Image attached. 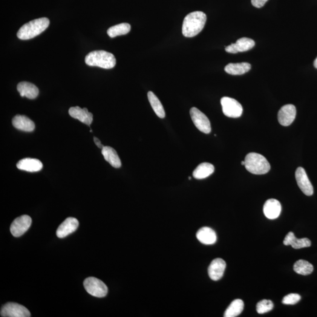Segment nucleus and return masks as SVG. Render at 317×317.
<instances>
[{
    "mask_svg": "<svg viewBox=\"0 0 317 317\" xmlns=\"http://www.w3.org/2000/svg\"><path fill=\"white\" fill-rule=\"evenodd\" d=\"M206 20V14L202 11H194L187 14L183 20V35L188 38L197 36L203 30Z\"/></svg>",
    "mask_w": 317,
    "mask_h": 317,
    "instance_id": "1",
    "label": "nucleus"
},
{
    "mask_svg": "<svg viewBox=\"0 0 317 317\" xmlns=\"http://www.w3.org/2000/svg\"><path fill=\"white\" fill-rule=\"evenodd\" d=\"M50 23V20L45 17L34 20L20 28L17 37L22 40L33 39L44 32L48 27Z\"/></svg>",
    "mask_w": 317,
    "mask_h": 317,
    "instance_id": "2",
    "label": "nucleus"
},
{
    "mask_svg": "<svg viewBox=\"0 0 317 317\" xmlns=\"http://www.w3.org/2000/svg\"><path fill=\"white\" fill-rule=\"evenodd\" d=\"M85 63L91 67H98L103 69H112L116 65L117 60L113 54L107 51H94L87 54Z\"/></svg>",
    "mask_w": 317,
    "mask_h": 317,
    "instance_id": "3",
    "label": "nucleus"
},
{
    "mask_svg": "<svg viewBox=\"0 0 317 317\" xmlns=\"http://www.w3.org/2000/svg\"><path fill=\"white\" fill-rule=\"evenodd\" d=\"M245 168L251 174L264 175L269 172L270 165L266 158L257 153H250L245 158Z\"/></svg>",
    "mask_w": 317,
    "mask_h": 317,
    "instance_id": "4",
    "label": "nucleus"
},
{
    "mask_svg": "<svg viewBox=\"0 0 317 317\" xmlns=\"http://www.w3.org/2000/svg\"><path fill=\"white\" fill-rule=\"evenodd\" d=\"M83 286L86 292L92 296L96 297H104L107 295L108 289L103 282L95 277H88L83 282Z\"/></svg>",
    "mask_w": 317,
    "mask_h": 317,
    "instance_id": "5",
    "label": "nucleus"
},
{
    "mask_svg": "<svg viewBox=\"0 0 317 317\" xmlns=\"http://www.w3.org/2000/svg\"><path fill=\"white\" fill-rule=\"evenodd\" d=\"M221 105L223 114L227 117L237 118L243 113V107L240 103L232 98H222Z\"/></svg>",
    "mask_w": 317,
    "mask_h": 317,
    "instance_id": "6",
    "label": "nucleus"
},
{
    "mask_svg": "<svg viewBox=\"0 0 317 317\" xmlns=\"http://www.w3.org/2000/svg\"><path fill=\"white\" fill-rule=\"evenodd\" d=\"M190 117H191L193 122L197 128L204 134H209L211 132V124H210L209 118L201 112L199 109L194 107L190 111Z\"/></svg>",
    "mask_w": 317,
    "mask_h": 317,
    "instance_id": "7",
    "label": "nucleus"
},
{
    "mask_svg": "<svg viewBox=\"0 0 317 317\" xmlns=\"http://www.w3.org/2000/svg\"><path fill=\"white\" fill-rule=\"evenodd\" d=\"M1 316L3 317H30V311L23 306L14 302H8L1 307Z\"/></svg>",
    "mask_w": 317,
    "mask_h": 317,
    "instance_id": "8",
    "label": "nucleus"
},
{
    "mask_svg": "<svg viewBox=\"0 0 317 317\" xmlns=\"http://www.w3.org/2000/svg\"><path fill=\"white\" fill-rule=\"evenodd\" d=\"M32 219L28 215L20 216L14 220L10 227V232L14 237L19 238L30 229Z\"/></svg>",
    "mask_w": 317,
    "mask_h": 317,
    "instance_id": "9",
    "label": "nucleus"
},
{
    "mask_svg": "<svg viewBox=\"0 0 317 317\" xmlns=\"http://www.w3.org/2000/svg\"><path fill=\"white\" fill-rule=\"evenodd\" d=\"M296 178L298 186L303 194L308 197L314 194V188L304 168L299 167L296 171Z\"/></svg>",
    "mask_w": 317,
    "mask_h": 317,
    "instance_id": "10",
    "label": "nucleus"
},
{
    "mask_svg": "<svg viewBox=\"0 0 317 317\" xmlns=\"http://www.w3.org/2000/svg\"><path fill=\"white\" fill-rule=\"evenodd\" d=\"M296 114L297 111L295 105H285L279 109L278 114V122L282 126H289L295 120Z\"/></svg>",
    "mask_w": 317,
    "mask_h": 317,
    "instance_id": "11",
    "label": "nucleus"
},
{
    "mask_svg": "<svg viewBox=\"0 0 317 317\" xmlns=\"http://www.w3.org/2000/svg\"><path fill=\"white\" fill-rule=\"evenodd\" d=\"M79 226V221L77 218H68L65 219L58 228L56 232L57 237L63 238L76 232Z\"/></svg>",
    "mask_w": 317,
    "mask_h": 317,
    "instance_id": "12",
    "label": "nucleus"
},
{
    "mask_svg": "<svg viewBox=\"0 0 317 317\" xmlns=\"http://www.w3.org/2000/svg\"><path fill=\"white\" fill-rule=\"evenodd\" d=\"M255 42L254 41V40L244 37V38L238 39L235 44L227 46L225 50L227 53L237 54L249 51L255 47Z\"/></svg>",
    "mask_w": 317,
    "mask_h": 317,
    "instance_id": "13",
    "label": "nucleus"
},
{
    "mask_svg": "<svg viewBox=\"0 0 317 317\" xmlns=\"http://www.w3.org/2000/svg\"><path fill=\"white\" fill-rule=\"evenodd\" d=\"M226 267L225 261L220 258L215 259L210 263L208 269L210 278L213 281H218L223 276Z\"/></svg>",
    "mask_w": 317,
    "mask_h": 317,
    "instance_id": "14",
    "label": "nucleus"
},
{
    "mask_svg": "<svg viewBox=\"0 0 317 317\" xmlns=\"http://www.w3.org/2000/svg\"><path fill=\"white\" fill-rule=\"evenodd\" d=\"M264 215L268 218L274 220L279 217L281 212V205L277 200L271 198L265 203L263 207Z\"/></svg>",
    "mask_w": 317,
    "mask_h": 317,
    "instance_id": "15",
    "label": "nucleus"
},
{
    "mask_svg": "<svg viewBox=\"0 0 317 317\" xmlns=\"http://www.w3.org/2000/svg\"><path fill=\"white\" fill-rule=\"evenodd\" d=\"M69 114L71 117L89 126L93 121V115L89 112L88 109L85 108L82 109L79 106L71 107L69 109Z\"/></svg>",
    "mask_w": 317,
    "mask_h": 317,
    "instance_id": "16",
    "label": "nucleus"
},
{
    "mask_svg": "<svg viewBox=\"0 0 317 317\" xmlns=\"http://www.w3.org/2000/svg\"><path fill=\"white\" fill-rule=\"evenodd\" d=\"M42 166L41 161L33 158H24L17 163V168L29 172L41 171Z\"/></svg>",
    "mask_w": 317,
    "mask_h": 317,
    "instance_id": "17",
    "label": "nucleus"
},
{
    "mask_svg": "<svg viewBox=\"0 0 317 317\" xmlns=\"http://www.w3.org/2000/svg\"><path fill=\"white\" fill-rule=\"evenodd\" d=\"M283 243L285 246H292L295 249H300L311 246V242L309 239L307 238L298 239L292 232L288 233L285 236Z\"/></svg>",
    "mask_w": 317,
    "mask_h": 317,
    "instance_id": "18",
    "label": "nucleus"
},
{
    "mask_svg": "<svg viewBox=\"0 0 317 317\" xmlns=\"http://www.w3.org/2000/svg\"><path fill=\"white\" fill-rule=\"evenodd\" d=\"M17 90L21 97L31 99H36L39 94L38 88L33 83L28 82H20L17 85Z\"/></svg>",
    "mask_w": 317,
    "mask_h": 317,
    "instance_id": "19",
    "label": "nucleus"
},
{
    "mask_svg": "<svg viewBox=\"0 0 317 317\" xmlns=\"http://www.w3.org/2000/svg\"><path fill=\"white\" fill-rule=\"evenodd\" d=\"M12 123L13 126L20 131L30 132L35 129V124L33 121L24 115H16L13 118Z\"/></svg>",
    "mask_w": 317,
    "mask_h": 317,
    "instance_id": "20",
    "label": "nucleus"
},
{
    "mask_svg": "<svg viewBox=\"0 0 317 317\" xmlns=\"http://www.w3.org/2000/svg\"><path fill=\"white\" fill-rule=\"evenodd\" d=\"M197 238L200 243L206 245L215 244L217 241L216 232L208 227H203L198 230Z\"/></svg>",
    "mask_w": 317,
    "mask_h": 317,
    "instance_id": "21",
    "label": "nucleus"
},
{
    "mask_svg": "<svg viewBox=\"0 0 317 317\" xmlns=\"http://www.w3.org/2000/svg\"><path fill=\"white\" fill-rule=\"evenodd\" d=\"M102 154L105 160L115 168H119L122 165L119 156L114 148L110 146H104L102 149Z\"/></svg>",
    "mask_w": 317,
    "mask_h": 317,
    "instance_id": "22",
    "label": "nucleus"
},
{
    "mask_svg": "<svg viewBox=\"0 0 317 317\" xmlns=\"http://www.w3.org/2000/svg\"><path fill=\"white\" fill-rule=\"evenodd\" d=\"M250 69L251 65L249 63H230L224 68V71L233 76H240L249 72Z\"/></svg>",
    "mask_w": 317,
    "mask_h": 317,
    "instance_id": "23",
    "label": "nucleus"
},
{
    "mask_svg": "<svg viewBox=\"0 0 317 317\" xmlns=\"http://www.w3.org/2000/svg\"><path fill=\"white\" fill-rule=\"evenodd\" d=\"M215 167L211 163H202L200 164L193 172V177L197 179H203L213 174Z\"/></svg>",
    "mask_w": 317,
    "mask_h": 317,
    "instance_id": "24",
    "label": "nucleus"
},
{
    "mask_svg": "<svg viewBox=\"0 0 317 317\" xmlns=\"http://www.w3.org/2000/svg\"><path fill=\"white\" fill-rule=\"evenodd\" d=\"M148 98L150 104H151L153 110L154 111L157 116L160 118H162V119L165 118V109H164L162 103H161L160 100L158 99V98L157 96H156L154 92L151 91L148 92Z\"/></svg>",
    "mask_w": 317,
    "mask_h": 317,
    "instance_id": "25",
    "label": "nucleus"
},
{
    "mask_svg": "<svg viewBox=\"0 0 317 317\" xmlns=\"http://www.w3.org/2000/svg\"><path fill=\"white\" fill-rule=\"evenodd\" d=\"M244 309V302L240 299H235L230 304L224 313V317H236L242 313Z\"/></svg>",
    "mask_w": 317,
    "mask_h": 317,
    "instance_id": "26",
    "label": "nucleus"
},
{
    "mask_svg": "<svg viewBox=\"0 0 317 317\" xmlns=\"http://www.w3.org/2000/svg\"><path fill=\"white\" fill-rule=\"evenodd\" d=\"M131 26L128 23H122V24L112 26L107 31L108 35L111 38H115L117 36L126 35L130 32Z\"/></svg>",
    "mask_w": 317,
    "mask_h": 317,
    "instance_id": "27",
    "label": "nucleus"
},
{
    "mask_svg": "<svg viewBox=\"0 0 317 317\" xmlns=\"http://www.w3.org/2000/svg\"><path fill=\"white\" fill-rule=\"evenodd\" d=\"M293 268L296 273L302 276L309 275L314 270L313 265L304 260H299L296 261Z\"/></svg>",
    "mask_w": 317,
    "mask_h": 317,
    "instance_id": "28",
    "label": "nucleus"
},
{
    "mask_svg": "<svg viewBox=\"0 0 317 317\" xmlns=\"http://www.w3.org/2000/svg\"><path fill=\"white\" fill-rule=\"evenodd\" d=\"M274 304L271 300L263 299L258 302L257 304V312L260 314H263L269 312L273 309Z\"/></svg>",
    "mask_w": 317,
    "mask_h": 317,
    "instance_id": "29",
    "label": "nucleus"
},
{
    "mask_svg": "<svg viewBox=\"0 0 317 317\" xmlns=\"http://www.w3.org/2000/svg\"><path fill=\"white\" fill-rule=\"evenodd\" d=\"M301 296L298 294H290L285 296L282 300V303L285 305H295L300 301Z\"/></svg>",
    "mask_w": 317,
    "mask_h": 317,
    "instance_id": "30",
    "label": "nucleus"
},
{
    "mask_svg": "<svg viewBox=\"0 0 317 317\" xmlns=\"http://www.w3.org/2000/svg\"><path fill=\"white\" fill-rule=\"evenodd\" d=\"M268 0H252V4L256 8L263 7Z\"/></svg>",
    "mask_w": 317,
    "mask_h": 317,
    "instance_id": "31",
    "label": "nucleus"
},
{
    "mask_svg": "<svg viewBox=\"0 0 317 317\" xmlns=\"http://www.w3.org/2000/svg\"><path fill=\"white\" fill-rule=\"evenodd\" d=\"M94 142L95 143V145H96L98 147H99V148L102 149L103 148V147H104L102 145V143H101V142H100V141L99 139V138H98L97 137H94Z\"/></svg>",
    "mask_w": 317,
    "mask_h": 317,
    "instance_id": "32",
    "label": "nucleus"
},
{
    "mask_svg": "<svg viewBox=\"0 0 317 317\" xmlns=\"http://www.w3.org/2000/svg\"><path fill=\"white\" fill-rule=\"evenodd\" d=\"M314 67H315L317 69V58L315 60V61L314 62Z\"/></svg>",
    "mask_w": 317,
    "mask_h": 317,
    "instance_id": "33",
    "label": "nucleus"
},
{
    "mask_svg": "<svg viewBox=\"0 0 317 317\" xmlns=\"http://www.w3.org/2000/svg\"><path fill=\"white\" fill-rule=\"evenodd\" d=\"M241 165H244V166L245 165V162H244V161H242V162H241Z\"/></svg>",
    "mask_w": 317,
    "mask_h": 317,
    "instance_id": "34",
    "label": "nucleus"
},
{
    "mask_svg": "<svg viewBox=\"0 0 317 317\" xmlns=\"http://www.w3.org/2000/svg\"><path fill=\"white\" fill-rule=\"evenodd\" d=\"M191 178H192L191 177H189V180L191 179Z\"/></svg>",
    "mask_w": 317,
    "mask_h": 317,
    "instance_id": "35",
    "label": "nucleus"
}]
</instances>
